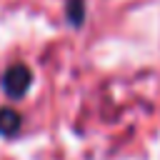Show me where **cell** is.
Listing matches in <instances>:
<instances>
[{"label":"cell","mask_w":160,"mask_h":160,"mask_svg":"<svg viewBox=\"0 0 160 160\" xmlns=\"http://www.w3.org/2000/svg\"><path fill=\"white\" fill-rule=\"evenodd\" d=\"M78 2H80V0H72V2H70V18H72L75 25L82 22V12H78Z\"/></svg>","instance_id":"3"},{"label":"cell","mask_w":160,"mask_h":160,"mask_svg":"<svg viewBox=\"0 0 160 160\" xmlns=\"http://www.w3.org/2000/svg\"><path fill=\"white\" fill-rule=\"evenodd\" d=\"M30 82H32V75H30V70H28L25 65H12V68H8V72L2 75V88H5V92H8L10 98L25 95L28 88H30Z\"/></svg>","instance_id":"1"},{"label":"cell","mask_w":160,"mask_h":160,"mask_svg":"<svg viewBox=\"0 0 160 160\" xmlns=\"http://www.w3.org/2000/svg\"><path fill=\"white\" fill-rule=\"evenodd\" d=\"M18 130H20V115L10 108H2L0 110V135L12 138Z\"/></svg>","instance_id":"2"}]
</instances>
